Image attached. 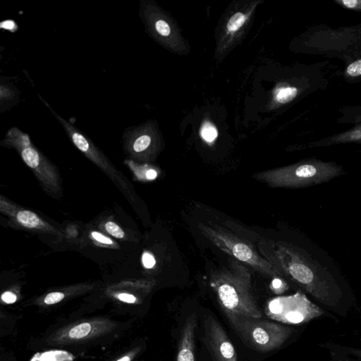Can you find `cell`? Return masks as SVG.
<instances>
[{
  "mask_svg": "<svg viewBox=\"0 0 361 361\" xmlns=\"http://www.w3.org/2000/svg\"><path fill=\"white\" fill-rule=\"evenodd\" d=\"M231 324L247 346L262 353L279 349L293 333L292 328L261 318L241 317Z\"/></svg>",
  "mask_w": 361,
  "mask_h": 361,
  "instance_id": "cell-5",
  "label": "cell"
},
{
  "mask_svg": "<svg viewBox=\"0 0 361 361\" xmlns=\"http://www.w3.org/2000/svg\"><path fill=\"white\" fill-rule=\"evenodd\" d=\"M196 317L195 313H192L186 318L180 334L176 361H195Z\"/></svg>",
  "mask_w": 361,
  "mask_h": 361,
  "instance_id": "cell-8",
  "label": "cell"
},
{
  "mask_svg": "<svg viewBox=\"0 0 361 361\" xmlns=\"http://www.w3.org/2000/svg\"><path fill=\"white\" fill-rule=\"evenodd\" d=\"M201 136L206 141L212 142L218 136V132L213 125L206 123L203 125L201 129Z\"/></svg>",
  "mask_w": 361,
  "mask_h": 361,
  "instance_id": "cell-16",
  "label": "cell"
},
{
  "mask_svg": "<svg viewBox=\"0 0 361 361\" xmlns=\"http://www.w3.org/2000/svg\"><path fill=\"white\" fill-rule=\"evenodd\" d=\"M345 361H348V360H345Z\"/></svg>",
  "mask_w": 361,
  "mask_h": 361,
  "instance_id": "cell-29",
  "label": "cell"
},
{
  "mask_svg": "<svg viewBox=\"0 0 361 361\" xmlns=\"http://www.w3.org/2000/svg\"><path fill=\"white\" fill-rule=\"evenodd\" d=\"M66 352L62 351H49L42 354L39 358V361H58L62 359L63 354Z\"/></svg>",
  "mask_w": 361,
  "mask_h": 361,
  "instance_id": "cell-18",
  "label": "cell"
},
{
  "mask_svg": "<svg viewBox=\"0 0 361 361\" xmlns=\"http://www.w3.org/2000/svg\"><path fill=\"white\" fill-rule=\"evenodd\" d=\"M91 326L88 323H83L71 329L69 332V337L72 339H82L90 333Z\"/></svg>",
  "mask_w": 361,
  "mask_h": 361,
  "instance_id": "cell-12",
  "label": "cell"
},
{
  "mask_svg": "<svg viewBox=\"0 0 361 361\" xmlns=\"http://www.w3.org/2000/svg\"><path fill=\"white\" fill-rule=\"evenodd\" d=\"M142 260L144 267L147 269L153 268L155 264H156L155 258L148 252H144L143 255H142Z\"/></svg>",
  "mask_w": 361,
  "mask_h": 361,
  "instance_id": "cell-21",
  "label": "cell"
},
{
  "mask_svg": "<svg viewBox=\"0 0 361 361\" xmlns=\"http://www.w3.org/2000/svg\"><path fill=\"white\" fill-rule=\"evenodd\" d=\"M245 21H246V16L243 13H236L228 22L227 30L229 32L237 31L244 25Z\"/></svg>",
  "mask_w": 361,
  "mask_h": 361,
  "instance_id": "cell-14",
  "label": "cell"
},
{
  "mask_svg": "<svg viewBox=\"0 0 361 361\" xmlns=\"http://www.w3.org/2000/svg\"><path fill=\"white\" fill-rule=\"evenodd\" d=\"M16 296L10 292H5L2 295V300L6 303L11 304L16 301Z\"/></svg>",
  "mask_w": 361,
  "mask_h": 361,
  "instance_id": "cell-23",
  "label": "cell"
},
{
  "mask_svg": "<svg viewBox=\"0 0 361 361\" xmlns=\"http://www.w3.org/2000/svg\"><path fill=\"white\" fill-rule=\"evenodd\" d=\"M0 98H1V112L8 110L16 104L20 99L19 91L14 85L8 83H4L2 81L0 86Z\"/></svg>",
  "mask_w": 361,
  "mask_h": 361,
  "instance_id": "cell-9",
  "label": "cell"
},
{
  "mask_svg": "<svg viewBox=\"0 0 361 361\" xmlns=\"http://www.w3.org/2000/svg\"><path fill=\"white\" fill-rule=\"evenodd\" d=\"M269 319L287 324H301L324 314V311L302 292L272 298L265 306Z\"/></svg>",
  "mask_w": 361,
  "mask_h": 361,
  "instance_id": "cell-6",
  "label": "cell"
},
{
  "mask_svg": "<svg viewBox=\"0 0 361 361\" xmlns=\"http://www.w3.org/2000/svg\"><path fill=\"white\" fill-rule=\"evenodd\" d=\"M347 73L350 77H356L361 75V60L353 62L348 66Z\"/></svg>",
  "mask_w": 361,
  "mask_h": 361,
  "instance_id": "cell-19",
  "label": "cell"
},
{
  "mask_svg": "<svg viewBox=\"0 0 361 361\" xmlns=\"http://www.w3.org/2000/svg\"><path fill=\"white\" fill-rule=\"evenodd\" d=\"M146 176L148 180L155 179L157 176V172L153 169H150V170L146 171Z\"/></svg>",
  "mask_w": 361,
  "mask_h": 361,
  "instance_id": "cell-26",
  "label": "cell"
},
{
  "mask_svg": "<svg viewBox=\"0 0 361 361\" xmlns=\"http://www.w3.org/2000/svg\"><path fill=\"white\" fill-rule=\"evenodd\" d=\"M343 174L333 163L310 161L258 173L252 177L273 188H302L326 183Z\"/></svg>",
  "mask_w": 361,
  "mask_h": 361,
  "instance_id": "cell-3",
  "label": "cell"
},
{
  "mask_svg": "<svg viewBox=\"0 0 361 361\" xmlns=\"http://www.w3.org/2000/svg\"><path fill=\"white\" fill-rule=\"evenodd\" d=\"M341 3L346 7L349 9H356L361 7V1H358V0H354V1H353V0H345V1H342Z\"/></svg>",
  "mask_w": 361,
  "mask_h": 361,
  "instance_id": "cell-25",
  "label": "cell"
},
{
  "mask_svg": "<svg viewBox=\"0 0 361 361\" xmlns=\"http://www.w3.org/2000/svg\"><path fill=\"white\" fill-rule=\"evenodd\" d=\"M64 294L61 292H53V293L49 294L45 298V303L47 305H52V304L58 303L59 302L63 300Z\"/></svg>",
  "mask_w": 361,
  "mask_h": 361,
  "instance_id": "cell-20",
  "label": "cell"
},
{
  "mask_svg": "<svg viewBox=\"0 0 361 361\" xmlns=\"http://www.w3.org/2000/svg\"><path fill=\"white\" fill-rule=\"evenodd\" d=\"M105 229L108 233L117 239H123L124 237V232L119 226L114 222H109L105 225Z\"/></svg>",
  "mask_w": 361,
  "mask_h": 361,
  "instance_id": "cell-17",
  "label": "cell"
},
{
  "mask_svg": "<svg viewBox=\"0 0 361 361\" xmlns=\"http://www.w3.org/2000/svg\"><path fill=\"white\" fill-rule=\"evenodd\" d=\"M198 228L203 235L214 246L233 259L244 265L246 264L264 276L273 279L282 277L248 241L239 238L220 226L201 223Z\"/></svg>",
  "mask_w": 361,
  "mask_h": 361,
  "instance_id": "cell-4",
  "label": "cell"
},
{
  "mask_svg": "<svg viewBox=\"0 0 361 361\" xmlns=\"http://www.w3.org/2000/svg\"><path fill=\"white\" fill-rule=\"evenodd\" d=\"M93 238L98 241V242L102 243V244H113V242L111 239L107 238V237H104V235L101 234L100 233L96 232V231H93L91 233Z\"/></svg>",
  "mask_w": 361,
  "mask_h": 361,
  "instance_id": "cell-22",
  "label": "cell"
},
{
  "mask_svg": "<svg viewBox=\"0 0 361 361\" xmlns=\"http://www.w3.org/2000/svg\"><path fill=\"white\" fill-rule=\"evenodd\" d=\"M17 220L21 225L28 228H35L43 225V222L39 216L30 211H20L16 216Z\"/></svg>",
  "mask_w": 361,
  "mask_h": 361,
  "instance_id": "cell-10",
  "label": "cell"
},
{
  "mask_svg": "<svg viewBox=\"0 0 361 361\" xmlns=\"http://www.w3.org/2000/svg\"><path fill=\"white\" fill-rule=\"evenodd\" d=\"M297 93V88L294 87L281 88L277 93L276 100L280 103H286L295 98Z\"/></svg>",
  "mask_w": 361,
  "mask_h": 361,
  "instance_id": "cell-11",
  "label": "cell"
},
{
  "mask_svg": "<svg viewBox=\"0 0 361 361\" xmlns=\"http://www.w3.org/2000/svg\"><path fill=\"white\" fill-rule=\"evenodd\" d=\"M210 285L231 324L241 317L262 318L254 297L251 273L244 264L231 258L227 265L211 274Z\"/></svg>",
  "mask_w": 361,
  "mask_h": 361,
  "instance_id": "cell-2",
  "label": "cell"
},
{
  "mask_svg": "<svg viewBox=\"0 0 361 361\" xmlns=\"http://www.w3.org/2000/svg\"><path fill=\"white\" fill-rule=\"evenodd\" d=\"M153 27L155 33L158 35L163 36V37H167V36L170 35L171 28L166 21L163 20L154 21Z\"/></svg>",
  "mask_w": 361,
  "mask_h": 361,
  "instance_id": "cell-15",
  "label": "cell"
},
{
  "mask_svg": "<svg viewBox=\"0 0 361 361\" xmlns=\"http://www.w3.org/2000/svg\"><path fill=\"white\" fill-rule=\"evenodd\" d=\"M351 353L353 356L361 358V349H351Z\"/></svg>",
  "mask_w": 361,
  "mask_h": 361,
  "instance_id": "cell-27",
  "label": "cell"
},
{
  "mask_svg": "<svg viewBox=\"0 0 361 361\" xmlns=\"http://www.w3.org/2000/svg\"><path fill=\"white\" fill-rule=\"evenodd\" d=\"M117 361H131V358L130 357L125 356L123 357L122 358L119 359V360H118Z\"/></svg>",
  "mask_w": 361,
  "mask_h": 361,
  "instance_id": "cell-28",
  "label": "cell"
},
{
  "mask_svg": "<svg viewBox=\"0 0 361 361\" xmlns=\"http://www.w3.org/2000/svg\"><path fill=\"white\" fill-rule=\"evenodd\" d=\"M203 340L214 361H238L235 348L225 330L210 315L205 320Z\"/></svg>",
  "mask_w": 361,
  "mask_h": 361,
  "instance_id": "cell-7",
  "label": "cell"
},
{
  "mask_svg": "<svg viewBox=\"0 0 361 361\" xmlns=\"http://www.w3.org/2000/svg\"><path fill=\"white\" fill-rule=\"evenodd\" d=\"M120 301L125 302V303H134L136 301V298L132 294H120L117 296Z\"/></svg>",
  "mask_w": 361,
  "mask_h": 361,
  "instance_id": "cell-24",
  "label": "cell"
},
{
  "mask_svg": "<svg viewBox=\"0 0 361 361\" xmlns=\"http://www.w3.org/2000/svg\"><path fill=\"white\" fill-rule=\"evenodd\" d=\"M258 248L281 277L290 279L323 305H339L342 294L337 283L301 248L272 240H260Z\"/></svg>",
  "mask_w": 361,
  "mask_h": 361,
  "instance_id": "cell-1",
  "label": "cell"
},
{
  "mask_svg": "<svg viewBox=\"0 0 361 361\" xmlns=\"http://www.w3.org/2000/svg\"><path fill=\"white\" fill-rule=\"evenodd\" d=\"M269 288L274 294L281 295L288 290V285L283 277H275L272 280Z\"/></svg>",
  "mask_w": 361,
  "mask_h": 361,
  "instance_id": "cell-13",
  "label": "cell"
}]
</instances>
